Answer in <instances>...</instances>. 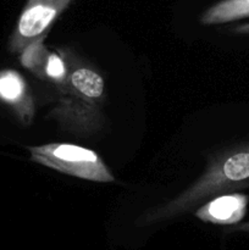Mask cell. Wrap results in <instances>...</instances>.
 <instances>
[{
  "label": "cell",
  "instance_id": "obj_1",
  "mask_svg": "<svg viewBox=\"0 0 249 250\" xmlns=\"http://www.w3.org/2000/svg\"><path fill=\"white\" fill-rule=\"evenodd\" d=\"M67 65V76L55 85L58 100L49 112L60 127L77 136H90L103 125L105 104V81L92 65L71 49H58Z\"/></svg>",
  "mask_w": 249,
  "mask_h": 250
},
{
  "label": "cell",
  "instance_id": "obj_2",
  "mask_svg": "<svg viewBox=\"0 0 249 250\" xmlns=\"http://www.w3.org/2000/svg\"><path fill=\"white\" fill-rule=\"evenodd\" d=\"M249 187V143L234 146L211 156L204 172L173 199L143 215L144 222L173 219L209 198Z\"/></svg>",
  "mask_w": 249,
  "mask_h": 250
},
{
  "label": "cell",
  "instance_id": "obj_3",
  "mask_svg": "<svg viewBox=\"0 0 249 250\" xmlns=\"http://www.w3.org/2000/svg\"><path fill=\"white\" fill-rule=\"evenodd\" d=\"M33 163L65 175L92 182L110 183L115 177L95 151L71 143H48L27 146Z\"/></svg>",
  "mask_w": 249,
  "mask_h": 250
},
{
  "label": "cell",
  "instance_id": "obj_4",
  "mask_svg": "<svg viewBox=\"0 0 249 250\" xmlns=\"http://www.w3.org/2000/svg\"><path fill=\"white\" fill-rule=\"evenodd\" d=\"M76 0H27L9 38V50L20 54L36 41H45L59 17Z\"/></svg>",
  "mask_w": 249,
  "mask_h": 250
},
{
  "label": "cell",
  "instance_id": "obj_5",
  "mask_svg": "<svg viewBox=\"0 0 249 250\" xmlns=\"http://www.w3.org/2000/svg\"><path fill=\"white\" fill-rule=\"evenodd\" d=\"M0 100L11 107L21 124H31L36 112L33 98L26 80L17 71H0Z\"/></svg>",
  "mask_w": 249,
  "mask_h": 250
},
{
  "label": "cell",
  "instance_id": "obj_6",
  "mask_svg": "<svg viewBox=\"0 0 249 250\" xmlns=\"http://www.w3.org/2000/svg\"><path fill=\"white\" fill-rule=\"evenodd\" d=\"M249 198L239 193H227L214 197L195 211L203 222L214 225H237L246 216Z\"/></svg>",
  "mask_w": 249,
  "mask_h": 250
},
{
  "label": "cell",
  "instance_id": "obj_7",
  "mask_svg": "<svg viewBox=\"0 0 249 250\" xmlns=\"http://www.w3.org/2000/svg\"><path fill=\"white\" fill-rule=\"evenodd\" d=\"M249 17V0H220L200 15L204 26L224 24Z\"/></svg>",
  "mask_w": 249,
  "mask_h": 250
},
{
  "label": "cell",
  "instance_id": "obj_8",
  "mask_svg": "<svg viewBox=\"0 0 249 250\" xmlns=\"http://www.w3.org/2000/svg\"><path fill=\"white\" fill-rule=\"evenodd\" d=\"M51 50L44 44V41H36L20 53V62L41 80Z\"/></svg>",
  "mask_w": 249,
  "mask_h": 250
},
{
  "label": "cell",
  "instance_id": "obj_9",
  "mask_svg": "<svg viewBox=\"0 0 249 250\" xmlns=\"http://www.w3.org/2000/svg\"><path fill=\"white\" fill-rule=\"evenodd\" d=\"M232 31L237 34H249V22H247V23L238 24V26L233 27V29H232Z\"/></svg>",
  "mask_w": 249,
  "mask_h": 250
},
{
  "label": "cell",
  "instance_id": "obj_10",
  "mask_svg": "<svg viewBox=\"0 0 249 250\" xmlns=\"http://www.w3.org/2000/svg\"><path fill=\"white\" fill-rule=\"evenodd\" d=\"M236 229H238V231L249 232V222H247V224H242V225H238V226H236Z\"/></svg>",
  "mask_w": 249,
  "mask_h": 250
}]
</instances>
